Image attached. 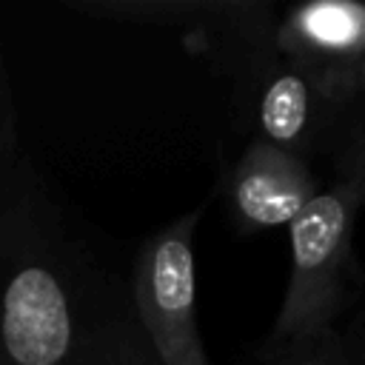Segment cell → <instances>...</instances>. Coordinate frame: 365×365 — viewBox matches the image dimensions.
I'll list each match as a JSON object with an SVG mask.
<instances>
[{"label": "cell", "mask_w": 365, "mask_h": 365, "mask_svg": "<svg viewBox=\"0 0 365 365\" xmlns=\"http://www.w3.org/2000/svg\"><path fill=\"white\" fill-rule=\"evenodd\" d=\"M279 54L325 77L359 80L365 71V6L308 3L277 29Z\"/></svg>", "instance_id": "cell-6"}, {"label": "cell", "mask_w": 365, "mask_h": 365, "mask_svg": "<svg viewBox=\"0 0 365 365\" xmlns=\"http://www.w3.org/2000/svg\"><path fill=\"white\" fill-rule=\"evenodd\" d=\"M237 77L251 140H265L302 160L339 148L354 117L351 103L362 86L311 71L279 48Z\"/></svg>", "instance_id": "cell-3"}, {"label": "cell", "mask_w": 365, "mask_h": 365, "mask_svg": "<svg viewBox=\"0 0 365 365\" xmlns=\"http://www.w3.org/2000/svg\"><path fill=\"white\" fill-rule=\"evenodd\" d=\"M342 342H345V351H348L351 365H365V308L348 325V331L342 334Z\"/></svg>", "instance_id": "cell-11"}, {"label": "cell", "mask_w": 365, "mask_h": 365, "mask_svg": "<svg viewBox=\"0 0 365 365\" xmlns=\"http://www.w3.org/2000/svg\"><path fill=\"white\" fill-rule=\"evenodd\" d=\"M359 208V194L336 180L334 185L319 188V194L288 225L291 277L274 331L262 345V356L334 328L351 277V234Z\"/></svg>", "instance_id": "cell-2"}, {"label": "cell", "mask_w": 365, "mask_h": 365, "mask_svg": "<svg viewBox=\"0 0 365 365\" xmlns=\"http://www.w3.org/2000/svg\"><path fill=\"white\" fill-rule=\"evenodd\" d=\"M200 217L197 208L160 228L134 259L128 294L160 365H211L194 305V228Z\"/></svg>", "instance_id": "cell-4"}, {"label": "cell", "mask_w": 365, "mask_h": 365, "mask_svg": "<svg viewBox=\"0 0 365 365\" xmlns=\"http://www.w3.org/2000/svg\"><path fill=\"white\" fill-rule=\"evenodd\" d=\"M317 194L319 182L308 160L265 140L245 145L225 182L228 211L242 231L291 225Z\"/></svg>", "instance_id": "cell-5"}, {"label": "cell", "mask_w": 365, "mask_h": 365, "mask_svg": "<svg viewBox=\"0 0 365 365\" xmlns=\"http://www.w3.org/2000/svg\"><path fill=\"white\" fill-rule=\"evenodd\" d=\"M336 180L348 182L365 205V108L354 111L348 131L336 148Z\"/></svg>", "instance_id": "cell-9"}, {"label": "cell", "mask_w": 365, "mask_h": 365, "mask_svg": "<svg viewBox=\"0 0 365 365\" xmlns=\"http://www.w3.org/2000/svg\"><path fill=\"white\" fill-rule=\"evenodd\" d=\"M71 365H97V359H94V354L88 351V345L83 342V348L77 351V356L71 359Z\"/></svg>", "instance_id": "cell-12"}, {"label": "cell", "mask_w": 365, "mask_h": 365, "mask_svg": "<svg viewBox=\"0 0 365 365\" xmlns=\"http://www.w3.org/2000/svg\"><path fill=\"white\" fill-rule=\"evenodd\" d=\"M23 160L20 140H17V117H14V100H11V80L3 57V43H0V182L17 168Z\"/></svg>", "instance_id": "cell-10"}, {"label": "cell", "mask_w": 365, "mask_h": 365, "mask_svg": "<svg viewBox=\"0 0 365 365\" xmlns=\"http://www.w3.org/2000/svg\"><path fill=\"white\" fill-rule=\"evenodd\" d=\"M259 365H351V359H348L342 334L334 328H325L274 354H265Z\"/></svg>", "instance_id": "cell-8"}, {"label": "cell", "mask_w": 365, "mask_h": 365, "mask_svg": "<svg viewBox=\"0 0 365 365\" xmlns=\"http://www.w3.org/2000/svg\"><path fill=\"white\" fill-rule=\"evenodd\" d=\"M83 342L94 354L97 365H160L140 328L128 288H123L111 277L100 291Z\"/></svg>", "instance_id": "cell-7"}, {"label": "cell", "mask_w": 365, "mask_h": 365, "mask_svg": "<svg viewBox=\"0 0 365 365\" xmlns=\"http://www.w3.org/2000/svg\"><path fill=\"white\" fill-rule=\"evenodd\" d=\"M106 279L23 157L0 182V365H71Z\"/></svg>", "instance_id": "cell-1"}]
</instances>
